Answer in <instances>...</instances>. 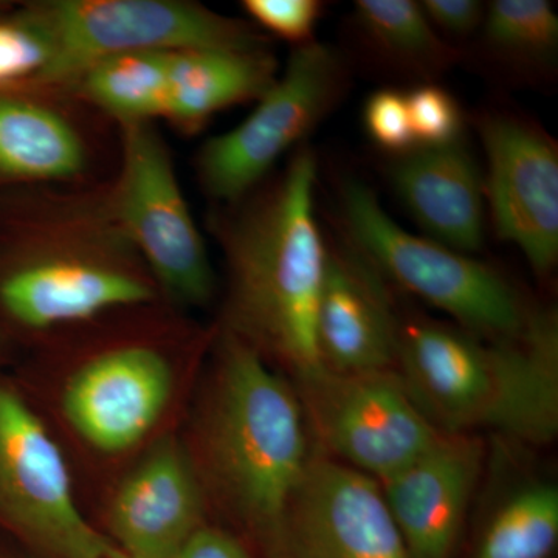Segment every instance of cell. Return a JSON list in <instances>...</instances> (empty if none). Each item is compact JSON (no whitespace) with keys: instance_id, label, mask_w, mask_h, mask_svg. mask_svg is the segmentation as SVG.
Listing matches in <instances>:
<instances>
[{"instance_id":"obj_1","label":"cell","mask_w":558,"mask_h":558,"mask_svg":"<svg viewBox=\"0 0 558 558\" xmlns=\"http://www.w3.org/2000/svg\"><path fill=\"white\" fill-rule=\"evenodd\" d=\"M183 444L207 502L284 545L290 502L311 461L306 413L292 385L233 333Z\"/></svg>"},{"instance_id":"obj_2","label":"cell","mask_w":558,"mask_h":558,"mask_svg":"<svg viewBox=\"0 0 558 558\" xmlns=\"http://www.w3.org/2000/svg\"><path fill=\"white\" fill-rule=\"evenodd\" d=\"M317 159L301 148L229 234L230 333L303 381L325 371L317 310L328 245L315 218Z\"/></svg>"},{"instance_id":"obj_3","label":"cell","mask_w":558,"mask_h":558,"mask_svg":"<svg viewBox=\"0 0 558 558\" xmlns=\"http://www.w3.org/2000/svg\"><path fill=\"white\" fill-rule=\"evenodd\" d=\"M399 376L446 433L494 429L545 444L558 432V328L535 312L520 336L486 340L464 329L413 322L400 328Z\"/></svg>"},{"instance_id":"obj_4","label":"cell","mask_w":558,"mask_h":558,"mask_svg":"<svg viewBox=\"0 0 558 558\" xmlns=\"http://www.w3.org/2000/svg\"><path fill=\"white\" fill-rule=\"evenodd\" d=\"M341 211L349 242L380 274L446 312L459 328L486 340L510 339L526 330L535 312L508 279L465 253L403 230L369 186L359 180L344 182Z\"/></svg>"},{"instance_id":"obj_5","label":"cell","mask_w":558,"mask_h":558,"mask_svg":"<svg viewBox=\"0 0 558 558\" xmlns=\"http://www.w3.org/2000/svg\"><path fill=\"white\" fill-rule=\"evenodd\" d=\"M0 534L47 558H108L61 447L20 381L0 373Z\"/></svg>"},{"instance_id":"obj_6","label":"cell","mask_w":558,"mask_h":558,"mask_svg":"<svg viewBox=\"0 0 558 558\" xmlns=\"http://www.w3.org/2000/svg\"><path fill=\"white\" fill-rule=\"evenodd\" d=\"M50 46L44 81L81 76L95 62L130 51L259 50L241 22L170 0H61L24 7Z\"/></svg>"},{"instance_id":"obj_7","label":"cell","mask_w":558,"mask_h":558,"mask_svg":"<svg viewBox=\"0 0 558 558\" xmlns=\"http://www.w3.org/2000/svg\"><path fill=\"white\" fill-rule=\"evenodd\" d=\"M344 84L347 70L332 47L300 46L247 119L202 148L197 168L207 193L227 202L244 196L328 116Z\"/></svg>"},{"instance_id":"obj_8","label":"cell","mask_w":558,"mask_h":558,"mask_svg":"<svg viewBox=\"0 0 558 558\" xmlns=\"http://www.w3.org/2000/svg\"><path fill=\"white\" fill-rule=\"evenodd\" d=\"M304 413L336 461L381 481L440 438L398 371L336 374L299 381Z\"/></svg>"},{"instance_id":"obj_9","label":"cell","mask_w":558,"mask_h":558,"mask_svg":"<svg viewBox=\"0 0 558 558\" xmlns=\"http://www.w3.org/2000/svg\"><path fill=\"white\" fill-rule=\"evenodd\" d=\"M119 213L165 290L183 304L207 303L215 277L167 148L148 121L126 123Z\"/></svg>"},{"instance_id":"obj_10","label":"cell","mask_w":558,"mask_h":558,"mask_svg":"<svg viewBox=\"0 0 558 558\" xmlns=\"http://www.w3.org/2000/svg\"><path fill=\"white\" fill-rule=\"evenodd\" d=\"M153 296L145 279L116 264L0 244V329L11 341Z\"/></svg>"},{"instance_id":"obj_11","label":"cell","mask_w":558,"mask_h":558,"mask_svg":"<svg viewBox=\"0 0 558 558\" xmlns=\"http://www.w3.org/2000/svg\"><path fill=\"white\" fill-rule=\"evenodd\" d=\"M481 137L498 236L517 245L537 274H549L558 258L556 145L527 120L501 113L483 120Z\"/></svg>"},{"instance_id":"obj_12","label":"cell","mask_w":558,"mask_h":558,"mask_svg":"<svg viewBox=\"0 0 558 558\" xmlns=\"http://www.w3.org/2000/svg\"><path fill=\"white\" fill-rule=\"evenodd\" d=\"M284 545L299 558H410L379 481L326 457H311Z\"/></svg>"},{"instance_id":"obj_13","label":"cell","mask_w":558,"mask_h":558,"mask_svg":"<svg viewBox=\"0 0 558 558\" xmlns=\"http://www.w3.org/2000/svg\"><path fill=\"white\" fill-rule=\"evenodd\" d=\"M172 389L170 362L157 349L117 348L69 377L61 410L84 442L102 453H123L156 428L170 405Z\"/></svg>"},{"instance_id":"obj_14","label":"cell","mask_w":558,"mask_h":558,"mask_svg":"<svg viewBox=\"0 0 558 558\" xmlns=\"http://www.w3.org/2000/svg\"><path fill=\"white\" fill-rule=\"evenodd\" d=\"M207 505L185 444L161 436L113 494L110 542L130 558H172L204 526Z\"/></svg>"},{"instance_id":"obj_15","label":"cell","mask_w":558,"mask_h":558,"mask_svg":"<svg viewBox=\"0 0 558 558\" xmlns=\"http://www.w3.org/2000/svg\"><path fill=\"white\" fill-rule=\"evenodd\" d=\"M400 328L380 271L352 244L328 247L315 326L323 368L336 374L395 369Z\"/></svg>"},{"instance_id":"obj_16","label":"cell","mask_w":558,"mask_h":558,"mask_svg":"<svg viewBox=\"0 0 558 558\" xmlns=\"http://www.w3.org/2000/svg\"><path fill=\"white\" fill-rule=\"evenodd\" d=\"M483 446L446 433L421 457L379 481L410 558H449L483 468Z\"/></svg>"},{"instance_id":"obj_17","label":"cell","mask_w":558,"mask_h":558,"mask_svg":"<svg viewBox=\"0 0 558 558\" xmlns=\"http://www.w3.org/2000/svg\"><path fill=\"white\" fill-rule=\"evenodd\" d=\"M389 178L411 216L436 242L461 253L483 247L484 179L462 142L413 148L392 163Z\"/></svg>"},{"instance_id":"obj_18","label":"cell","mask_w":558,"mask_h":558,"mask_svg":"<svg viewBox=\"0 0 558 558\" xmlns=\"http://www.w3.org/2000/svg\"><path fill=\"white\" fill-rule=\"evenodd\" d=\"M270 54L260 50L171 51L163 117L191 126L213 113L258 100L277 76Z\"/></svg>"},{"instance_id":"obj_19","label":"cell","mask_w":558,"mask_h":558,"mask_svg":"<svg viewBox=\"0 0 558 558\" xmlns=\"http://www.w3.org/2000/svg\"><path fill=\"white\" fill-rule=\"evenodd\" d=\"M355 20L366 43L389 64L421 76H433L457 61V51L439 38L421 3L359 0Z\"/></svg>"},{"instance_id":"obj_20","label":"cell","mask_w":558,"mask_h":558,"mask_svg":"<svg viewBox=\"0 0 558 558\" xmlns=\"http://www.w3.org/2000/svg\"><path fill=\"white\" fill-rule=\"evenodd\" d=\"M171 51H130L95 62L81 75L84 94L124 123L163 116Z\"/></svg>"},{"instance_id":"obj_21","label":"cell","mask_w":558,"mask_h":558,"mask_svg":"<svg viewBox=\"0 0 558 558\" xmlns=\"http://www.w3.org/2000/svg\"><path fill=\"white\" fill-rule=\"evenodd\" d=\"M557 539V487L535 484L513 495L498 510L476 558H548Z\"/></svg>"},{"instance_id":"obj_22","label":"cell","mask_w":558,"mask_h":558,"mask_svg":"<svg viewBox=\"0 0 558 558\" xmlns=\"http://www.w3.org/2000/svg\"><path fill=\"white\" fill-rule=\"evenodd\" d=\"M483 38L488 51L508 64H550L558 46L556 10L546 0H497L484 14Z\"/></svg>"},{"instance_id":"obj_23","label":"cell","mask_w":558,"mask_h":558,"mask_svg":"<svg viewBox=\"0 0 558 558\" xmlns=\"http://www.w3.org/2000/svg\"><path fill=\"white\" fill-rule=\"evenodd\" d=\"M50 46L24 9L0 13V90H24L49 68Z\"/></svg>"},{"instance_id":"obj_24","label":"cell","mask_w":558,"mask_h":558,"mask_svg":"<svg viewBox=\"0 0 558 558\" xmlns=\"http://www.w3.org/2000/svg\"><path fill=\"white\" fill-rule=\"evenodd\" d=\"M416 148H439L461 142L464 117L453 95L436 84H422L407 95Z\"/></svg>"},{"instance_id":"obj_25","label":"cell","mask_w":558,"mask_h":558,"mask_svg":"<svg viewBox=\"0 0 558 558\" xmlns=\"http://www.w3.org/2000/svg\"><path fill=\"white\" fill-rule=\"evenodd\" d=\"M366 131L369 137L389 153L402 154L416 148L411 131L407 95L395 89H381L371 95L365 105Z\"/></svg>"},{"instance_id":"obj_26","label":"cell","mask_w":558,"mask_h":558,"mask_svg":"<svg viewBox=\"0 0 558 558\" xmlns=\"http://www.w3.org/2000/svg\"><path fill=\"white\" fill-rule=\"evenodd\" d=\"M244 9L266 31L303 46L311 43L323 7L315 0H245Z\"/></svg>"},{"instance_id":"obj_27","label":"cell","mask_w":558,"mask_h":558,"mask_svg":"<svg viewBox=\"0 0 558 558\" xmlns=\"http://www.w3.org/2000/svg\"><path fill=\"white\" fill-rule=\"evenodd\" d=\"M433 28L454 38H468L483 25L486 7L476 0H425L421 3Z\"/></svg>"},{"instance_id":"obj_28","label":"cell","mask_w":558,"mask_h":558,"mask_svg":"<svg viewBox=\"0 0 558 558\" xmlns=\"http://www.w3.org/2000/svg\"><path fill=\"white\" fill-rule=\"evenodd\" d=\"M172 558H253L236 538L218 527L202 526Z\"/></svg>"},{"instance_id":"obj_29","label":"cell","mask_w":558,"mask_h":558,"mask_svg":"<svg viewBox=\"0 0 558 558\" xmlns=\"http://www.w3.org/2000/svg\"><path fill=\"white\" fill-rule=\"evenodd\" d=\"M11 339L0 329V373H5L7 363L10 360Z\"/></svg>"},{"instance_id":"obj_30","label":"cell","mask_w":558,"mask_h":558,"mask_svg":"<svg viewBox=\"0 0 558 558\" xmlns=\"http://www.w3.org/2000/svg\"><path fill=\"white\" fill-rule=\"evenodd\" d=\"M108 558H130V557L124 556V554L121 553V550L113 548L112 553L109 554Z\"/></svg>"},{"instance_id":"obj_31","label":"cell","mask_w":558,"mask_h":558,"mask_svg":"<svg viewBox=\"0 0 558 558\" xmlns=\"http://www.w3.org/2000/svg\"><path fill=\"white\" fill-rule=\"evenodd\" d=\"M0 558H16V556H13V554L7 553L5 549L0 548Z\"/></svg>"},{"instance_id":"obj_32","label":"cell","mask_w":558,"mask_h":558,"mask_svg":"<svg viewBox=\"0 0 558 558\" xmlns=\"http://www.w3.org/2000/svg\"><path fill=\"white\" fill-rule=\"evenodd\" d=\"M7 10V7H3L2 3H0V13H3V11Z\"/></svg>"}]
</instances>
